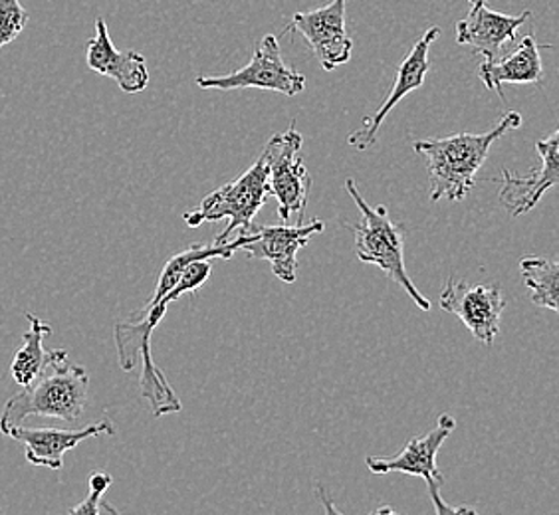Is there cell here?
Returning <instances> with one entry per match:
<instances>
[{"mask_svg":"<svg viewBox=\"0 0 559 515\" xmlns=\"http://www.w3.org/2000/svg\"><path fill=\"white\" fill-rule=\"evenodd\" d=\"M87 388L86 369L74 366L66 349L46 351L43 371L2 408L0 432L9 436V432L28 417H48L72 424L86 410Z\"/></svg>","mask_w":559,"mask_h":515,"instance_id":"6da1fadb","label":"cell"},{"mask_svg":"<svg viewBox=\"0 0 559 515\" xmlns=\"http://www.w3.org/2000/svg\"><path fill=\"white\" fill-rule=\"evenodd\" d=\"M520 125L522 116L518 111H506L498 125L486 133H456L442 140L415 141L413 147L427 159L430 201H463L473 191L476 175L488 159L490 147L510 129Z\"/></svg>","mask_w":559,"mask_h":515,"instance_id":"7a4b0ae2","label":"cell"},{"mask_svg":"<svg viewBox=\"0 0 559 515\" xmlns=\"http://www.w3.org/2000/svg\"><path fill=\"white\" fill-rule=\"evenodd\" d=\"M185 294H189V290H187L183 282H179L157 303L141 308L138 312V320L121 322L114 327L119 367L126 373H130L141 363V397L150 403L151 412L155 417L173 415V412H179L183 408L181 398L175 395L167 376L163 375L162 369L155 366V361H153L151 337H153V332L157 330L159 322L165 318L169 303L183 298Z\"/></svg>","mask_w":559,"mask_h":515,"instance_id":"3957f363","label":"cell"},{"mask_svg":"<svg viewBox=\"0 0 559 515\" xmlns=\"http://www.w3.org/2000/svg\"><path fill=\"white\" fill-rule=\"evenodd\" d=\"M345 189L355 204L359 206L361 220L355 225H345L352 228L355 237V254L364 264H376L388 274L397 286L407 291L411 300L420 312H429L430 301L417 290L413 279L405 268L403 258V226L395 225L389 218L388 208L383 204L371 206L366 199L359 194L355 187L354 179L345 181Z\"/></svg>","mask_w":559,"mask_h":515,"instance_id":"277c9868","label":"cell"},{"mask_svg":"<svg viewBox=\"0 0 559 515\" xmlns=\"http://www.w3.org/2000/svg\"><path fill=\"white\" fill-rule=\"evenodd\" d=\"M269 196V159L262 151L259 159L248 171L225 187L216 189L215 193L206 194L199 208L189 211L183 216L185 223L191 228H197L205 223H218L228 218V225L215 240L226 242L235 230L247 232Z\"/></svg>","mask_w":559,"mask_h":515,"instance_id":"5b68a950","label":"cell"},{"mask_svg":"<svg viewBox=\"0 0 559 515\" xmlns=\"http://www.w3.org/2000/svg\"><path fill=\"white\" fill-rule=\"evenodd\" d=\"M456 429V420L451 415H441L437 427L427 432L420 439H411L409 444L399 452L393 458H373L369 456L366 464L369 472L389 474L401 472L409 476H419L429 488L432 504H435V514H473L468 507H451L442 502L441 488L444 483L439 466H437V454L441 451L444 441L451 436Z\"/></svg>","mask_w":559,"mask_h":515,"instance_id":"8992f818","label":"cell"},{"mask_svg":"<svg viewBox=\"0 0 559 515\" xmlns=\"http://www.w3.org/2000/svg\"><path fill=\"white\" fill-rule=\"evenodd\" d=\"M301 137L296 123L288 131L272 135L264 145L269 159L270 194L278 201V215L282 220H290V216L300 215L306 211L312 177L306 169V163L300 157Z\"/></svg>","mask_w":559,"mask_h":515,"instance_id":"52a82bcc","label":"cell"},{"mask_svg":"<svg viewBox=\"0 0 559 515\" xmlns=\"http://www.w3.org/2000/svg\"><path fill=\"white\" fill-rule=\"evenodd\" d=\"M197 86L203 89H225V92L259 87V89H270V92L294 97L304 92L306 77L298 70L286 65L280 50L278 38L269 34L257 43L252 60L245 68L225 75H211V77L199 75Z\"/></svg>","mask_w":559,"mask_h":515,"instance_id":"ba28073f","label":"cell"},{"mask_svg":"<svg viewBox=\"0 0 559 515\" xmlns=\"http://www.w3.org/2000/svg\"><path fill=\"white\" fill-rule=\"evenodd\" d=\"M300 34L325 72L347 64L354 52V38L347 31V0H332L313 11L294 12L284 33Z\"/></svg>","mask_w":559,"mask_h":515,"instance_id":"9c48e42d","label":"cell"},{"mask_svg":"<svg viewBox=\"0 0 559 515\" xmlns=\"http://www.w3.org/2000/svg\"><path fill=\"white\" fill-rule=\"evenodd\" d=\"M439 303L444 312L454 313L480 344L486 347L495 344L506 308L500 286L471 284L451 276L442 288Z\"/></svg>","mask_w":559,"mask_h":515,"instance_id":"30bf717a","label":"cell"},{"mask_svg":"<svg viewBox=\"0 0 559 515\" xmlns=\"http://www.w3.org/2000/svg\"><path fill=\"white\" fill-rule=\"evenodd\" d=\"M325 228L323 220H312L308 225L296 226L254 225L242 235V247L252 260H264L272 266L276 278L294 284L298 268V252L308 244L313 235H320Z\"/></svg>","mask_w":559,"mask_h":515,"instance_id":"8fae6325","label":"cell"},{"mask_svg":"<svg viewBox=\"0 0 559 515\" xmlns=\"http://www.w3.org/2000/svg\"><path fill=\"white\" fill-rule=\"evenodd\" d=\"M441 36V28L432 26L427 33L420 36L415 46L411 48L409 55L405 56V60L399 64L397 77L395 84L391 87L385 101L381 104V108L377 109L371 118H366L364 128L352 131L347 143L357 151H366L376 145L377 133L379 128L383 125V121L388 119L389 113L397 106L403 97L409 96L411 92L419 89L425 84V77L429 72V50L435 40Z\"/></svg>","mask_w":559,"mask_h":515,"instance_id":"7c38bea8","label":"cell"},{"mask_svg":"<svg viewBox=\"0 0 559 515\" xmlns=\"http://www.w3.org/2000/svg\"><path fill=\"white\" fill-rule=\"evenodd\" d=\"M530 19V11L510 16L490 9L486 0H468V14L456 24V44L473 48L476 55L485 56V62H492L516 40L518 31Z\"/></svg>","mask_w":559,"mask_h":515,"instance_id":"4fadbf2b","label":"cell"},{"mask_svg":"<svg viewBox=\"0 0 559 515\" xmlns=\"http://www.w3.org/2000/svg\"><path fill=\"white\" fill-rule=\"evenodd\" d=\"M559 131L556 129L548 140H539L536 149L539 153L538 169L530 175H512L502 169V189L500 203L510 216L527 215L538 206L544 193L556 187L559 181Z\"/></svg>","mask_w":559,"mask_h":515,"instance_id":"5bb4252c","label":"cell"},{"mask_svg":"<svg viewBox=\"0 0 559 515\" xmlns=\"http://www.w3.org/2000/svg\"><path fill=\"white\" fill-rule=\"evenodd\" d=\"M111 436L116 434V427L111 420H99L96 424H90L84 429H31V427H14L9 436L22 442L26 448V460L33 466H43L50 470L64 468L66 452L75 448L80 442L96 436Z\"/></svg>","mask_w":559,"mask_h":515,"instance_id":"9a60e30c","label":"cell"},{"mask_svg":"<svg viewBox=\"0 0 559 515\" xmlns=\"http://www.w3.org/2000/svg\"><path fill=\"white\" fill-rule=\"evenodd\" d=\"M86 62L92 72L116 80L126 94H140L150 84L145 58L135 50H118L102 16L96 19V36L87 40Z\"/></svg>","mask_w":559,"mask_h":515,"instance_id":"2e32d148","label":"cell"},{"mask_svg":"<svg viewBox=\"0 0 559 515\" xmlns=\"http://www.w3.org/2000/svg\"><path fill=\"white\" fill-rule=\"evenodd\" d=\"M478 77L485 82L486 89H495L506 101L504 84H544V65L539 56V46L534 34H527L514 52L500 56L492 62L478 65Z\"/></svg>","mask_w":559,"mask_h":515,"instance_id":"e0dca14e","label":"cell"},{"mask_svg":"<svg viewBox=\"0 0 559 515\" xmlns=\"http://www.w3.org/2000/svg\"><path fill=\"white\" fill-rule=\"evenodd\" d=\"M240 247H242V235L235 238V240L215 242V244H211V247H205V244H191V247L185 248L181 252H177L175 256L167 260L165 268L162 270L157 288L153 291V298L147 301V306L157 303V301L162 300L163 296H167V294L179 284L181 274H183L185 268H187L189 264L199 262V260H213V258L230 260V258L235 256V252L240 250Z\"/></svg>","mask_w":559,"mask_h":515,"instance_id":"ac0fdd59","label":"cell"},{"mask_svg":"<svg viewBox=\"0 0 559 515\" xmlns=\"http://www.w3.org/2000/svg\"><path fill=\"white\" fill-rule=\"evenodd\" d=\"M26 320L31 323V330L22 335L24 345L14 354L11 363V375L19 386L31 385L43 371L46 361L44 339L52 333V327L34 313L26 312Z\"/></svg>","mask_w":559,"mask_h":515,"instance_id":"d6986e66","label":"cell"},{"mask_svg":"<svg viewBox=\"0 0 559 515\" xmlns=\"http://www.w3.org/2000/svg\"><path fill=\"white\" fill-rule=\"evenodd\" d=\"M520 272L532 301L551 312H559V264L551 258L527 256L520 260Z\"/></svg>","mask_w":559,"mask_h":515,"instance_id":"ffe728a7","label":"cell"},{"mask_svg":"<svg viewBox=\"0 0 559 515\" xmlns=\"http://www.w3.org/2000/svg\"><path fill=\"white\" fill-rule=\"evenodd\" d=\"M28 11L21 0H0V50L14 43L26 28Z\"/></svg>","mask_w":559,"mask_h":515,"instance_id":"44dd1931","label":"cell"},{"mask_svg":"<svg viewBox=\"0 0 559 515\" xmlns=\"http://www.w3.org/2000/svg\"><path fill=\"white\" fill-rule=\"evenodd\" d=\"M114 482V478L106 472H96L90 476V494L82 504L75 505L70 510L72 515H99L104 514H118V510H114L111 505L102 502V495L106 494L109 486Z\"/></svg>","mask_w":559,"mask_h":515,"instance_id":"7402d4cb","label":"cell"}]
</instances>
